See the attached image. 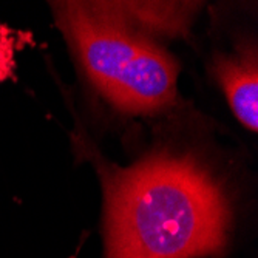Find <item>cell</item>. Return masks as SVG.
<instances>
[{
    "label": "cell",
    "instance_id": "5b68a950",
    "mask_svg": "<svg viewBox=\"0 0 258 258\" xmlns=\"http://www.w3.org/2000/svg\"><path fill=\"white\" fill-rule=\"evenodd\" d=\"M31 43V33L14 30L0 23V85L14 76L17 53Z\"/></svg>",
    "mask_w": 258,
    "mask_h": 258
},
{
    "label": "cell",
    "instance_id": "3957f363",
    "mask_svg": "<svg viewBox=\"0 0 258 258\" xmlns=\"http://www.w3.org/2000/svg\"><path fill=\"white\" fill-rule=\"evenodd\" d=\"M237 119L249 130L258 127V63L255 48L246 46L230 54H217L212 67Z\"/></svg>",
    "mask_w": 258,
    "mask_h": 258
},
{
    "label": "cell",
    "instance_id": "6da1fadb",
    "mask_svg": "<svg viewBox=\"0 0 258 258\" xmlns=\"http://www.w3.org/2000/svg\"><path fill=\"white\" fill-rule=\"evenodd\" d=\"M102 176L105 258H204L224 252L229 203L197 156L162 149L130 167H108Z\"/></svg>",
    "mask_w": 258,
    "mask_h": 258
},
{
    "label": "cell",
    "instance_id": "277c9868",
    "mask_svg": "<svg viewBox=\"0 0 258 258\" xmlns=\"http://www.w3.org/2000/svg\"><path fill=\"white\" fill-rule=\"evenodd\" d=\"M99 7L130 28L149 34L179 37L190 30L201 4L190 2H98Z\"/></svg>",
    "mask_w": 258,
    "mask_h": 258
},
{
    "label": "cell",
    "instance_id": "8992f818",
    "mask_svg": "<svg viewBox=\"0 0 258 258\" xmlns=\"http://www.w3.org/2000/svg\"><path fill=\"white\" fill-rule=\"evenodd\" d=\"M70 258H76V256H70Z\"/></svg>",
    "mask_w": 258,
    "mask_h": 258
},
{
    "label": "cell",
    "instance_id": "7a4b0ae2",
    "mask_svg": "<svg viewBox=\"0 0 258 258\" xmlns=\"http://www.w3.org/2000/svg\"><path fill=\"white\" fill-rule=\"evenodd\" d=\"M56 19L91 84L118 110L156 114L176 99L178 63L149 36L98 2L54 4Z\"/></svg>",
    "mask_w": 258,
    "mask_h": 258
}]
</instances>
